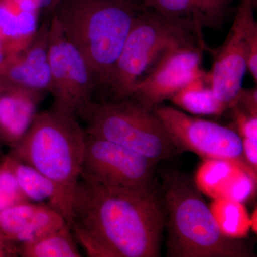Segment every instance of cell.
<instances>
[{
  "label": "cell",
  "mask_w": 257,
  "mask_h": 257,
  "mask_svg": "<svg viewBox=\"0 0 257 257\" xmlns=\"http://www.w3.org/2000/svg\"><path fill=\"white\" fill-rule=\"evenodd\" d=\"M166 211L155 187L114 188L80 177L69 226L92 257H157Z\"/></svg>",
  "instance_id": "obj_1"
},
{
  "label": "cell",
  "mask_w": 257,
  "mask_h": 257,
  "mask_svg": "<svg viewBox=\"0 0 257 257\" xmlns=\"http://www.w3.org/2000/svg\"><path fill=\"white\" fill-rule=\"evenodd\" d=\"M87 136L78 119L52 109L37 114L10 155L53 182L62 199L64 219L68 225L72 198L82 173Z\"/></svg>",
  "instance_id": "obj_2"
},
{
  "label": "cell",
  "mask_w": 257,
  "mask_h": 257,
  "mask_svg": "<svg viewBox=\"0 0 257 257\" xmlns=\"http://www.w3.org/2000/svg\"><path fill=\"white\" fill-rule=\"evenodd\" d=\"M141 12L119 0H61L52 16L106 86Z\"/></svg>",
  "instance_id": "obj_3"
},
{
  "label": "cell",
  "mask_w": 257,
  "mask_h": 257,
  "mask_svg": "<svg viewBox=\"0 0 257 257\" xmlns=\"http://www.w3.org/2000/svg\"><path fill=\"white\" fill-rule=\"evenodd\" d=\"M164 192V207L168 214L167 256H251L246 245L222 234L200 191L185 175L166 174Z\"/></svg>",
  "instance_id": "obj_4"
},
{
  "label": "cell",
  "mask_w": 257,
  "mask_h": 257,
  "mask_svg": "<svg viewBox=\"0 0 257 257\" xmlns=\"http://www.w3.org/2000/svg\"><path fill=\"white\" fill-rule=\"evenodd\" d=\"M88 135L119 144L158 162L176 151L167 130L153 110L134 99L93 102L82 116Z\"/></svg>",
  "instance_id": "obj_5"
},
{
  "label": "cell",
  "mask_w": 257,
  "mask_h": 257,
  "mask_svg": "<svg viewBox=\"0 0 257 257\" xmlns=\"http://www.w3.org/2000/svg\"><path fill=\"white\" fill-rule=\"evenodd\" d=\"M191 32L153 10L141 12L106 83L117 101L130 97L134 86L151 70L166 51L177 44L194 40Z\"/></svg>",
  "instance_id": "obj_6"
},
{
  "label": "cell",
  "mask_w": 257,
  "mask_h": 257,
  "mask_svg": "<svg viewBox=\"0 0 257 257\" xmlns=\"http://www.w3.org/2000/svg\"><path fill=\"white\" fill-rule=\"evenodd\" d=\"M256 0H241L224 43L214 51V62L207 72L216 97L227 109L236 102L246 72L257 82Z\"/></svg>",
  "instance_id": "obj_7"
},
{
  "label": "cell",
  "mask_w": 257,
  "mask_h": 257,
  "mask_svg": "<svg viewBox=\"0 0 257 257\" xmlns=\"http://www.w3.org/2000/svg\"><path fill=\"white\" fill-rule=\"evenodd\" d=\"M49 61L54 110L78 119L93 101L97 84L90 66L51 17Z\"/></svg>",
  "instance_id": "obj_8"
},
{
  "label": "cell",
  "mask_w": 257,
  "mask_h": 257,
  "mask_svg": "<svg viewBox=\"0 0 257 257\" xmlns=\"http://www.w3.org/2000/svg\"><path fill=\"white\" fill-rule=\"evenodd\" d=\"M153 111L177 151L194 152L204 160L231 161L256 175L245 160L241 137L233 128L191 116L171 106H157Z\"/></svg>",
  "instance_id": "obj_9"
},
{
  "label": "cell",
  "mask_w": 257,
  "mask_h": 257,
  "mask_svg": "<svg viewBox=\"0 0 257 257\" xmlns=\"http://www.w3.org/2000/svg\"><path fill=\"white\" fill-rule=\"evenodd\" d=\"M157 163L119 144L87 134L80 177L106 187L145 190L155 187Z\"/></svg>",
  "instance_id": "obj_10"
},
{
  "label": "cell",
  "mask_w": 257,
  "mask_h": 257,
  "mask_svg": "<svg viewBox=\"0 0 257 257\" xmlns=\"http://www.w3.org/2000/svg\"><path fill=\"white\" fill-rule=\"evenodd\" d=\"M204 43L182 42L170 47L135 86L128 99H133L150 110L169 100L202 69Z\"/></svg>",
  "instance_id": "obj_11"
},
{
  "label": "cell",
  "mask_w": 257,
  "mask_h": 257,
  "mask_svg": "<svg viewBox=\"0 0 257 257\" xmlns=\"http://www.w3.org/2000/svg\"><path fill=\"white\" fill-rule=\"evenodd\" d=\"M50 18L44 20L36 35L23 50L4 56L0 62V82L42 93H50L49 61Z\"/></svg>",
  "instance_id": "obj_12"
},
{
  "label": "cell",
  "mask_w": 257,
  "mask_h": 257,
  "mask_svg": "<svg viewBox=\"0 0 257 257\" xmlns=\"http://www.w3.org/2000/svg\"><path fill=\"white\" fill-rule=\"evenodd\" d=\"M197 188L212 199L244 203L254 194L256 175L229 160H204L194 176Z\"/></svg>",
  "instance_id": "obj_13"
},
{
  "label": "cell",
  "mask_w": 257,
  "mask_h": 257,
  "mask_svg": "<svg viewBox=\"0 0 257 257\" xmlns=\"http://www.w3.org/2000/svg\"><path fill=\"white\" fill-rule=\"evenodd\" d=\"M66 224L50 204L23 202L0 209V234L15 243L35 241Z\"/></svg>",
  "instance_id": "obj_14"
},
{
  "label": "cell",
  "mask_w": 257,
  "mask_h": 257,
  "mask_svg": "<svg viewBox=\"0 0 257 257\" xmlns=\"http://www.w3.org/2000/svg\"><path fill=\"white\" fill-rule=\"evenodd\" d=\"M45 93L0 82V140L15 146L31 126Z\"/></svg>",
  "instance_id": "obj_15"
},
{
  "label": "cell",
  "mask_w": 257,
  "mask_h": 257,
  "mask_svg": "<svg viewBox=\"0 0 257 257\" xmlns=\"http://www.w3.org/2000/svg\"><path fill=\"white\" fill-rule=\"evenodd\" d=\"M232 0H147V8L190 29L203 40V28L223 23Z\"/></svg>",
  "instance_id": "obj_16"
},
{
  "label": "cell",
  "mask_w": 257,
  "mask_h": 257,
  "mask_svg": "<svg viewBox=\"0 0 257 257\" xmlns=\"http://www.w3.org/2000/svg\"><path fill=\"white\" fill-rule=\"evenodd\" d=\"M40 15L10 0H0V50L4 56L23 50L36 35Z\"/></svg>",
  "instance_id": "obj_17"
},
{
  "label": "cell",
  "mask_w": 257,
  "mask_h": 257,
  "mask_svg": "<svg viewBox=\"0 0 257 257\" xmlns=\"http://www.w3.org/2000/svg\"><path fill=\"white\" fill-rule=\"evenodd\" d=\"M5 169L15 179L25 197L40 202L48 200L49 204L64 218L62 199L53 182L31 166L10 156L5 162Z\"/></svg>",
  "instance_id": "obj_18"
},
{
  "label": "cell",
  "mask_w": 257,
  "mask_h": 257,
  "mask_svg": "<svg viewBox=\"0 0 257 257\" xmlns=\"http://www.w3.org/2000/svg\"><path fill=\"white\" fill-rule=\"evenodd\" d=\"M170 100L179 109L199 116L220 115L227 110L216 97L207 72L204 70L172 96Z\"/></svg>",
  "instance_id": "obj_19"
},
{
  "label": "cell",
  "mask_w": 257,
  "mask_h": 257,
  "mask_svg": "<svg viewBox=\"0 0 257 257\" xmlns=\"http://www.w3.org/2000/svg\"><path fill=\"white\" fill-rule=\"evenodd\" d=\"M18 248L23 257L82 256L68 224L35 241L20 243Z\"/></svg>",
  "instance_id": "obj_20"
},
{
  "label": "cell",
  "mask_w": 257,
  "mask_h": 257,
  "mask_svg": "<svg viewBox=\"0 0 257 257\" xmlns=\"http://www.w3.org/2000/svg\"><path fill=\"white\" fill-rule=\"evenodd\" d=\"M218 227L226 237H246L251 229L250 216L243 203L226 199H214L209 206Z\"/></svg>",
  "instance_id": "obj_21"
},
{
  "label": "cell",
  "mask_w": 257,
  "mask_h": 257,
  "mask_svg": "<svg viewBox=\"0 0 257 257\" xmlns=\"http://www.w3.org/2000/svg\"><path fill=\"white\" fill-rule=\"evenodd\" d=\"M233 111L237 133L241 138L257 140V111L234 104L230 108Z\"/></svg>",
  "instance_id": "obj_22"
},
{
  "label": "cell",
  "mask_w": 257,
  "mask_h": 257,
  "mask_svg": "<svg viewBox=\"0 0 257 257\" xmlns=\"http://www.w3.org/2000/svg\"><path fill=\"white\" fill-rule=\"evenodd\" d=\"M21 8L36 12L41 16L50 18L61 0H10Z\"/></svg>",
  "instance_id": "obj_23"
},
{
  "label": "cell",
  "mask_w": 257,
  "mask_h": 257,
  "mask_svg": "<svg viewBox=\"0 0 257 257\" xmlns=\"http://www.w3.org/2000/svg\"><path fill=\"white\" fill-rule=\"evenodd\" d=\"M243 156L253 170L257 172V140L241 138Z\"/></svg>",
  "instance_id": "obj_24"
},
{
  "label": "cell",
  "mask_w": 257,
  "mask_h": 257,
  "mask_svg": "<svg viewBox=\"0 0 257 257\" xmlns=\"http://www.w3.org/2000/svg\"><path fill=\"white\" fill-rule=\"evenodd\" d=\"M19 255L18 246L0 234V257H13Z\"/></svg>",
  "instance_id": "obj_25"
},
{
  "label": "cell",
  "mask_w": 257,
  "mask_h": 257,
  "mask_svg": "<svg viewBox=\"0 0 257 257\" xmlns=\"http://www.w3.org/2000/svg\"><path fill=\"white\" fill-rule=\"evenodd\" d=\"M138 11L147 10V0H119Z\"/></svg>",
  "instance_id": "obj_26"
},
{
  "label": "cell",
  "mask_w": 257,
  "mask_h": 257,
  "mask_svg": "<svg viewBox=\"0 0 257 257\" xmlns=\"http://www.w3.org/2000/svg\"><path fill=\"white\" fill-rule=\"evenodd\" d=\"M257 209H255L254 211H253L252 215L250 216V226H251V229H252L253 231L254 232H256L257 231Z\"/></svg>",
  "instance_id": "obj_27"
},
{
  "label": "cell",
  "mask_w": 257,
  "mask_h": 257,
  "mask_svg": "<svg viewBox=\"0 0 257 257\" xmlns=\"http://www.w3.org/2000/svg\"><path fill=\"white\" fill-rule=\"evenodd\" d=\"M3 58V52H2L1 50H0V62H1Z\"/></svg>",
  "instance_id": "obj_28"
},
{
  "label": "cell",
  "mask_w": 257,
  "mask_h": 257,
  "mask_svg": "<svg viewBox=\"0 0 257 257\" xmlns=\"http://www.w3.org/2000/svg\"><path fill=\"white\" fill-rule=\"evenodd\" d=\"M0 142H1V140H0Z\"/></svg>",
  "instance_id": "obj_29"
}]
</instances>
